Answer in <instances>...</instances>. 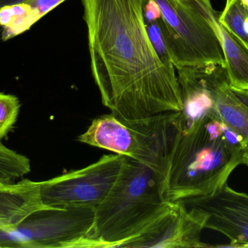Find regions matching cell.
I'll return each mask as SVG.
<instances>
[{
  "instance_id": "obj_1",
  "label": "cell",
  "mask_w": 248,
  "mask_h": 248,
  "mask_svg": "<svg viewBox=\"0 0 248 248\" xmlns=\"http://www.w3.org/2000/svg\"><path fill=\"white\" fill-rule=\"evenodd\" d=\"M147 0H81L92 74L102 103L124 119L183 112L176 68L156 51Z\"/></svg>"
},
{
  "instance_id": "obj_2",
  "label": "cell",
  "mask_w": 248,
  "mask_h": 248,
  "mask_svg": "<svg viewBox=\"0 0 248 248\" xmlns=\"http://www.w3.org/2000/svg\"><path fill=\"white\" fill-rule=\"evenodd\" d=\"M243 164L240 138L208 113L186 122L168 152L162 196L173 202L214 193Z\"/></svg>"
},
{
  "instance_id": "obj_3",
  "label": "cell",
  "mask_w": 248,
  "mask_h": 248,
  "mask_svg": "<svg viewBox=\"0 0 248 248\" xmlns=\"http://www.w3.org/2000/svg\"><path fill=\"white\" fill-rule=\"evenodd\" d=\"M165 163L125 156L108 195L95 208L90 240L94 248H118L167 207L162 196Z\"/></svg>"
},
{
  "instance_id": "obj_4",
  "label": "cell",
  "mask_w": 248,
  "mask_h": 248,
  "mask_svg": "<svg viewBox=\"0 0 248 248\" xmlns=\"http://www.w3.org/2000/svg\"><path fill=\"white\" fill-rule=\"evenodd\" d=\"M186 122L183 112L136 119L110 113L93 119L77 140L134 160L166 163L173 138Z\"/></svg>"
},
{
  "instance_id": "obj_5",
  "label": "cell",
  "mask_w": 248,
  "mask_h": 248,
  "mask_svg": "<svg viewBox=\"0 0 248 248\" xmlns=\"http://www.w3.org/2000/svg\"><path fill=\"white\" fill-rule=\"evenodd\" d=\"M158 25L175 68L225 65L217 33L203 12L202 0H153Z\"/></svg>"
},
{
  "instance_id": "obj_6",
  "label": "cell",
  "mask_w": 248,
  "mask_h": 248,
  "mask_svg": "<svg viewBox=\"0 0 248 248\" xmlns=\"http://www.w3.org/2000/svg\"><path fill=\"white\" fill-rule=\"evenodd\" d=\"M95 208L46 207L8 229H0V248H94L90 234Z\"/></svg>"
},
{
  "instance_id": "obj_7",
  "label": "cell",
  "mask_w": 248,
  "mask_h": 248,
  "mask_svg": "<svg viewBox=\"0 0 248 248\" xmlns=\"http://www.w3.org/2000/svg\"><path fill=\"white\" fill-rule=\"evenodd\" d=\"M124 158L122 154L104 155L84 168L40 182L42 202L52 208H97L114 185Z\"/></svg>"
},
{
  "instance_id": "obj_8",
  "label": "cell",
  "mask_w": 248,
  "mask_h": 248,
  "mask_svg": "<svg viewBox=\"0 0 248 248\" xmlns=\"http://www.w3.org/2000/svg\"><path fill=\"white\" fill-rule=\"evenodd\" d=\"M202 214L182 201L169 202L150 224L118 248H206L201 234Z\"/></svg>"
},
{
  "instance_id": "obj_9",
  "label": "cell",
  "mask_w": 248,
  "mask_h": 248,
  "mask_svg": "<svg viewBox=\"0 0 248 248\" xmlns=\"http://www.w3.org/2000/svg\"><path fill=\"white\" fill-rule=\"evenodd\" d=\"M198 210L204 228L218 231L232 247L248 248V195L236 192L225 183L214 193L182 201Z\"/></svg>"
},
{
  "instance_id": "obj_10",
  "label": "cell",
  "mask_w": 248,
  "mask_h": 248,
  "mask_svg": "<svg viewBox=\"0 0 248 248\" xmlns=\"http://www.w3.org/2000/svg\"><path fill=\"white\" fill-rule=\"evenodd\" d=\"M208 102L205 112L232 131L243 146V164L248 166V90L232 87L225 65L205 66Z\"/></svg>"
},
{
  "instance_id": "obj_11",
  "label": "cell",
  "mask_w": 248,
  "mask_h": 248,
  "mask_svg": "<svg viewBox=\"0 0 248 248\" xmlns=\"http://www.w3.org/2000/svg\"><path fill=\"white\" fill-rule=\"evenodd\" d=\"M40 196V182L23 179L0 186V229L18 224L34 211L46 208Z\"/></svg>"
},
{
  "instance_id": "obj_12",
  "label": "cell",
  "mask_w": 248,
  "mask_h": 248,
  "mask_svg": "<svg viewBox=\"0 0 248 248\" xmlns=\"http://www.w3.org/2000/svg\"><path fill=\"white\" fill-rule=\"evenodd\" d=\"M202 6L221 44L230 85L248 90V49L219 23V15L213 8L210 0H202Z\"/></svg>"
},
{
  "instance_id": "obj_13",
  "label": "cell",
  "mask_w": 248,
  "mask_h": 248,
  "mask_svg": "<svg viewBox=\"0 0 248 248\" xmlns=\"http://www.w3.org/2000/svg\"><path fill=\"white\" fill-rule=\"evenodd\" d=\"M30 172V160L27 157L0 143V186L13 184Z\"/></svg>"
},
{
  "instance_id": "obj_14",
  "label": "cell",
  "mask_w": 248,
  "mask_h": 248,
  "mask_svg": "<svg viewBox=\"0 0 248 248\" xmlns=\"http://www.w3.org/2000/svg\"><path fill=\"white\" fill-rule=\"evenodd\" d=\"M248 9L241 0H226L224 10L218 16L219 23L248 49V34L244 29Z\"/></svg>"
},
{
  "instance_id": "obj_15",
  "label": "cell",
  "mask_w": 248,
  "mask_h": 248,
  "mask_svg": "<svg viewBox=\"0 0 248 248\" xmlns=\"http://www.w3.org/2000/svg\"><path fill=\"white\" fill-rule=\"evenodd\" d=\"M65 1L66 0H26L15 4V7L26 30H29L38 20Z\"/></svg>"
},
{
  "instance_id": "obj_16",
  "label": "cell",
  "mask_w": 248,
  "mask_h": 248,
  "mask_svg": "<svg viewBox=\"0 0 248 248\" xmlns=\"http://www.w3.org/2000/svg\"><path fill=\"white\" fill-rule=\"evenodd\" d=\"M20 109L17 96L0 93V143L17 122Z\"/></svg>"
},
{
  "instance_id": "obj_17",
  "label": "cell",
  "mask_w": 248,
  "mask_h": 248,
  "mask_svg": "<svg viewBox=\"0 0 248 248\" xmlns=\"http://www.w3.org/2000/svg\"><path fill=\"white\" fill-rule=\"evenodd\" d=\"M26 0H0V9L7 6L14 5V4H19V3L23 2Z\"/></svg>"
},
{
  "instance_id": "obj_18",
  "label": "cell",
  "mask_w": 248,
  "mask_h": 248,
  "mask_svg": "<svg viewBox=\"0 0 248 248\" xmlns=\"http://www.w3.org/2000/svg\"><path fill=\"white\" fill-rule=\"evenodd\" d=\"M244 29L246 30V33L248 34V17L245 20Z\"/></svg>"
},
{
  "instance_id": "obj_19",
  "label": "cell",
  "mask_w": 248,
  "mask_h": 248,
  "mask_svg": "<svg viewBox=\"0 0 248 248\" xmlns=\"http://www.w3.org/2000/svg\"><path fill=\"white\" fill-rule=\"evenodd\" d=\"M242 2L243 3L245 6L248 9V0H241Z\"/></svg>"
}]
</instances>
